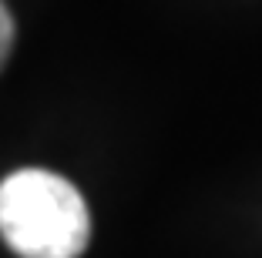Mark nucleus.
I'll list each match as a JSON object with an SVG mask.
<instances>
[{
  "label": "nucleus",
  "mask_w": 262,
  "mask_h": 258,
  "mask_svg": "<svg viewBox=\"0 0 262 258\" xmlns=\"http://www.w3.org/2000/svg\"><path fill=\"white\" fill-rule=\"evenodd\" d=\"M0 235L20 258H77L91 238V215L68 178L24 168L0 181Z\"/></svg>",
  "instance_id": "f257e3e1"
},
{
  "label": "nucleus",
  "mask_w": 262,
  "mask_h": 258,
  "mask_svg": "<svg viewBox=\"0 0 262 258\" xmlns=\"http://www.w3.org/2000/svg\"><path fill=\"white\" fill-rule=\"evenodd\" d=\"M14 37H17V27H14V17H10L7 4L0 0V71L7 64L10 51H14Z\"/></svg>",
  "instance_id": "f03ea898"
}]
</instances>
